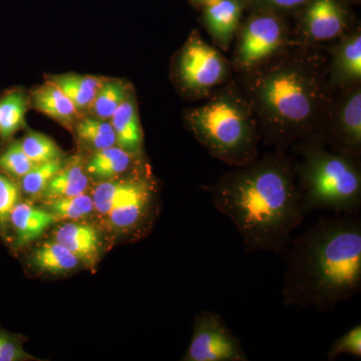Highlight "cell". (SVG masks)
<instances>
[{"label": "cell", "mask_w": 361, "mask_h": 361, "mask_svg": "<svg viewBox=\"0 0 361 361\" xmlns=\"http://www.w3.org/2000/svg\"><path fill=\"white\" fill-rule=\"evenodd\" d=\"M218 212L236 226L248 252L283 255L304 212L293 166L284 152L223 175L203 186Z\"/></svg>", "instance_id": "obj_1"}, {"label": "cell", "mask_w": 361, "mask_h": 361, "mask_svg": "<svg viewBox=\"0 0 361 361\" xmlns=\"http://www.w3.org/2000/svg\"><path fill=\"white\" fill-rule=\"evenodd\" d=\"M283 255L284 306L334 310L361 291L360 213L320 218L291 239Z\"/></svg>", "instance_id": "obj_2"}, {"label": "cell", "mask_w": 361, "mask_h": 361, "mask_svg": "<svg viewBox=\"0 0 361 361\" xmlns=\"http://www.w3.org/2000/svg\"><path fill=\"white\" fill-rule=\"evenodd\" d=\"M254 70L248 99L266 144L284 152L315 137L325 122L329 92L317 59L295 52L270 58Z\"/></svg>", "instance_id": "obj_3"}, {"label": "cell", "mask_w": 361, "mask_h": 361, "mask_svg": "<svg viewBox=\"0 0 361 361\" xmlns=\"http://www.w3.org/2000/svg\"><path fill=\"white\" fill-rule=\"evenodd\" d=\"M186 123L197 141L214 158L244 167L258 157L257 118L246 97L227 87L200 108L187 111Z\"/></svg>", "instance_id": "obj_4"}, {"label": "cell", "mask_w": 361, "mask_h": 361, "mask_svg": "<svg viewBox=\"0 0 361 361\" xmlns=\"http://www.w3.org/2000/svg\"><path fill=\"white\" fill-rule=\"evenodd\" d=\"M301 146L303 160L293 166L306 215L316 210L360 213L361 171L358 157L325 149L316 137Z\"/></svg>", "instance_id": "obj_5"}, {"label": "cell", "mask_w": 361, "mask_h": 361, "mask_svg": "<svg viewBox=\"0 0 361 361\" xmlns=\"http://www.w3.org/2000/svg\"><path fill=\"white\" fill-rule=\"evenodd\" d=\"M157 185L149 174L102 180L92 193L94 210L116 231H145L157 208Z\"/></svg>", "instance_id": "obj_6"}, {"label": "cell", "mask_w": 361, "mask_h": 361, "mask_svg": "<svg viewBox=\"0 0 361 361\" xmlns=\"http://www.w3.org/2000/svg\"><path fill=\"white\" fill-rule=\"evenodd\" d=\"M175 75L183 90L205 96L227 78V61L198 33H193L180 49L176 61Z\"/></svg>", "instance_id": "obj_7"}, {"label": "cell", "mask_w": 361, "mask_h": 361, "mask_svg": "<svg viewBox=\"0 0 361 361\" xmlns=\"http://www.w3.org/2000/svg\"><path fill=\"white\" fill-rule=\"evenodd\" d=\"M183 361H248L238 337L219 313L203 310L195 316L193 334Z\"/></svg>", "instance_id": "obj_8"}, {"label": "cell", "mask_w": 361, "mask_h": 361, "mask_svg": "<svg viewBox=\"0 0 361 361\" xmlns=\"http://www.w3.org/2000/svg\"><path fill=\"white\" fill-rule=\"evenodd\" d=\"M285 26L277 14L269 9L252 14L242 27L236 63L242 70L251 71L264 63L282 49Z\"/></svg>", "instance_id": "obj_9"}, {"label": "cell", "mask_w": 361, "mask_h": 361, "mask_svg": "<svg viewBox=\"0 0 361 361\" xmlns=\"http://www.w3.org/2000/svg\"><path fill=\"white\" fill-rule=\"evenodd\" d=\"M332 151L358 157L361 153V92L349 90L336 110V116L327 118L316 135Z\"/></svg>", "instance_id": "obj_10"}, {"label": "cell", "mask_w": 361, "mask_h": 361, "mask_svg": "<svg viewBox=\"0 0 361 361\" xmlns=\"http://www.w3.org/2000/svg\"><path fill=\"white\" fill-rule=\"evenodd\" d=\"M346 27V13L337 0H311L305 6L304 35L313 42L336 39Z\"/></svg>", "instance_id": "obj_11"}, {"label": "cell", "mask_w": 361, "mask_h": 361, "mask_svg": "<svg viewBox=\"0 0 361 361\" xmlns=\"http://www.w3.org/2000/svg\"><path fill=\"white\" fill-rule=\"evenodd\" d=\"M56 222L49 211L20 201L11 214L7 229H13L14 246L21 248L39 238Z\"/></svg>", "instance_id": "obj_12"}, {"label": "cell", "mask_w": 361, "mask_h": 361, "mask_svg": "<svg viewBox=\"0 0 361 361\" xmlns=\"http://www.w3.org/2000/svg\"><path fill=\"white\" fill-rule=\"evenodd\" d=\"M30 109L49 116L66 129L73 130L80 115L75 104L51 82L47 80L44 84L35 87L30 92Z\"/></svg>", "instance_id": "obj_13"}, {"label": "cell", "mask_w": 361, "mask_h": 361, "mask_svg": "<svg viewBox=\"0 0 361 361\" xmlns=\"http://www.w3.org/2000/svg\"><path fill=\"white\" fill-rule=\"evenodd\" d=\"M245 0H215L204 6L203 18L213 39L227 49L236 32Z\"/></svg>", "instance_id": "obj_14"}, {"label": "cell", "mask_w": 361, "mask_h": 361, "mask_svg": "<svg viewBox=\"0 0 361 361\" xmlns=\"http://www.w3.org/2000/svg\"><path fill=\"white\" fill-rule=\"evenodd\" d=\"M110 122L115 130L116 146L137 158L141 157L142 130L133 90L111 116Z\"/></svg>", "instance_id": "obj_15"}, {"label": "cell", "mask_w": 361, "mask_h": 361, "mask_svg": "<svg viewBox=\"0 0 361 361\" xmlns=\"http://www.w3.org/2000/svg\"><path fill=\"white\" fill-rule=\"evenodd\" d=\"M30 109V92L20 87L0 94V144L4 146L26 128V114Z\"/></svg>", "instance_id": "obj_16"}, {"label": "cell", "mask_w": 361, "mask_h": 361, "mask_svg": "<svg viewBox=\"0 0 361 361\" xmlns=\"http://www.w3.org/2000/svg\"><path fill=\"white\" fill-rule=\"evenodd\" d=\"M54 241L65 246L80 261L92 263L99 255L101 240L92 226L70 222L61 225L54 233Z\"/></svg>", "instance_id": "obj_17"}, {"label": "cell", "mask_w": 361, "mask_h": 361, "mask_svg": "<svg viewBox=\"0 0 361 361\" xmlns=\"http://www.w3.org/2000/svg\"><path fill=\"white\" fill-rule=\"evenodd\" d=\"M47 80L56 85L82 115L89 111L104 78L78 73H61L49 75Z\"/></svg>", "instance_id": "obj_18"}, {"label": "cell", "mask_w": 361, "mask_h": 361, "mask_svg": "<svg viewBox=\"0 0 361 361\" xmlns=\"http://www.w3.org/2000/svg\"><path fill=\"white\" fill-rule=\"evenodd\" d=\"M137 157L130 155L118 146L99 149L87 161L85 172L94 179L106 180L120 177L127 173Z\"/></svg>", "instance_id": "obj_19"}, {"label": "cell", "mask_w": 361, "mask_h": 361, "mask_svg": "<svg viewBox=\"0 0 361 361\" xmlns=\"http://www.w3.org/2000/svg\"><path fill=\"white\" fill-rule=\"evenodd\" d=\"M89 186L87 172L78 161L66 164L54 175L40 196L44 200L52 201L66 197L85 193Z\"/></svg>", "instance_id": "obj_20"}, {"label": "cell", "mask_w": 361, "mask_h": 361, "mask_svg": "<svg viewBox=\"0 0 361 361\" xmlns=\"http://www.w3.org/2000/svg\"><path fill=\"white\" fill-rule=\"evenodd\" d=\"M334 77L341 84L360 82L361 78V35L353 33L338 45L334 59Z\"/></svg>", "instance_id": "obj_21"}, {"label": "cell", "mask_w": 361, "mask_h": 361, "mask_svg": "<svg viewBox=\"0 0 361 361\" xmlns=\"http://www.w3.org/2000/svg\"><path fill=\"white\" fill-rule=\"evenodd\" d=\"M132 92L130 85L120 78H104L90 106V115L109 120Z\"/></svg>", "instance_id": "obj_22"}, {"label": "cell", "mask_w": 361, "mask_h": 361, "mask_svg": "<svg viewBox=\"0 0 361 361\" xmlns=\"http://www.w3.org/2000/svg\"><path fill=\"white\" fill-rule=\"evenodd\" d=\"M73 130L78 139L85 146L94 149V152L116 145L115 130L109 120L92 115L82 118L80 116Z\"/></svg>", "instance_id": "obj_23"}, {"label": "cell", "mask_w": 361, "mask_h": 361, "mask_svg": "<svg viewBox=\"0 0 361 361\" xmlns=\"http://www.w3.org/2000/svg\"><path fill=\"white\" fill-rule=\"evenodd\" d=\"M32 262L37 269L49 273H66L75 269L80 259L56 241L47 242L33 252Z\"/></svg>", "instance_id": "obj_24"}, {"label": "cell", "mask_w": 361, "mask_h": 361, "mask_svg": "<svg viewBox=\"0 0 361 361\" xmlns=\"http://www.w3.org/2000/svg\"><path fill=\"white\" fill-rule=\"evenodd\" d=\"M35 165L23 151L20 140H11L0 151V173L14 180H20Z\"/></svg>", "instance_id": "obj_25"}, {"label": "cell", "mask_w": 361, "mask_h": 361, "mask_svg": "<svg viewBox=\"0 0 361 361\" xmlns=\"http://www.w3.org/2000/svg\"><path fill=\"white\" fill-rule=\"evenodd\" d=\"M20 141L26 155L35 164L58 160L63 157L59 145L49 135L42 133L28 130Z\"/></svg>", "instance_id": "obj_26"}, {"label": "cell", "mask_w": 361, "mask_h": 361, "mask_svg": "<svg viewBox=\"0 0 361 361\" xmlns=\"http://www.w3.org/2000/svg\"><path fill=\"white\" fill-rule=\"evenodd\" d=\"M47 203L49 205V212L56 217V221L82 219L94 210L92 197L85 193L56 199Z\"/></svg>", "instance_id": "obj_27"}, {"label": "cell", "mask_w": 361, "mask_h": 361, "mask_svg": "<svg viewBox=\"0 0 361 361\" xmlns=\"http://www.w3.org/2000/svg\"><path fill=\"white\" fill-rule=\"evenodd\" d=\"M63 165V158L37 164L20 180L21 192L30 197L39 196Z\"/></svg>", "instance_id": "obj_28"}, {"label": "cell", "mask_w": 361, "mask_h": 361, "mask_svg": "<svg viewBox=\"0 0 361 361\" xmlns=\"http://www.w3.org/2000/svg\"><path fill=\"white\" fill-rule=\"evenodd\" d=\"M21 190L18 180L0 173V231L6 233L14 206L20 201Z\"/></svg>", "instance_id": "obj_29"}, {"label": "cell", "mask_w": 361, "mask_h": 361, "mask_svg": "<svg viewBox=\"0 0 361 361\" xmlns=\"http://www.w3.org/2000/svg\"><path fill=\"white\" fill-rule=\"evenodd\" d=\"M349 355L356 358L361 357V324L355 325L353 329L334 341L326 353V360H336L339 356Z\"/></svg>", "instance_id": "obj_30"}, {"label": "cell", "mask_w": 361, "mask_h": 361, "mask_svg": "<svg viewBox=\"0 0 361 361\" xmlns=\"http://www.w3.org/2000/svg\"><path fill=\"white\" fill-rule=\"evenodd\" d=\"M35 360L25 353L23 342L18 336L0 327V361H25Z\"/></svg>", "instance_id": "obj_31"}, {"label": "cell", "mask_w": 361, "mask_h": 361, "mask_svg": "<svg viewBox=\"0 0 361 361\" xmlns=\"http://www.w3.org/2000/svg\"><path fill=\"white\" fill-rule=\"evenodd\" d=\"M268 8L279 9V11H294L307 6L311 0H259Z\"/></svg>", "instance_id": "obj_32"}, {"label": "cell", "mask_w": 361, "mask_h": 361, "mask_svg": "<svg viewBox=\"0 0 361 361\" xmlns=\"http://www.w3.org/2000/svg\"><path fill=\"white\" fill-rule=\"evenodd\" d=\"M195 2L197 6H205L207 4H211V2L215 1V0H192Z\"/></svg>", "instance_id": "obj_33"}]
</instances>
